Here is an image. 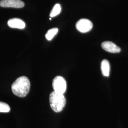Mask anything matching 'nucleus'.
Returning a JSON list of instances; mask_svg holds the SVG:
<instances>
[{
  "instance_id": "obj_2",
  "label": "nucleus",
  "mask_w": 128,
  "mask_h": 128,
  "mask_svg": "<svg viewBox=\"0 0 128 128\" xmlns=\"http://www.w3.org/2000/svg\"><path fill=\"white\" fill-rule=\"evenodd\" d=\"M50 102L52 110L56 112H60L66 105V99L63 94L53 91L50 94Z\"/></svg>"
},
{
  "instance_id": "obj_5",
  "label": "nucleus",
  "mask_w": 128,
  "mask_h": 128,
  "mask_svg": "<svg viewBox=\"0 0 128 128\" xmlns=\"http://www.w3.org/2000/svg\"><path fill=\"white\" fill-rule=\"evenodd\" d=\"M24 6V3L21 0H1L0 6L6 8H21Z\"/></svg>"
},
{
  "instance_id": "obj_8",
  "label": "nucleus",
  "mask_w": 128,
  "mask_h": 128,
  "mask_svg": "<svg viewBox=\"0 0 128 128\" xmlns=\"http://www.w3.org/2000/svg\"><path fill=\"white\" fill-rule=\"evenodd\" d=\"M101 68L103 76L106 77L109 76L110 71V66L109 61L107 60H103L101 62Z\"/></svg>"
},
{
  "instance_id": "obj_10",
  "label": "nucleus",
  "mask_w": 128,
  "mask_h": 128,
  "mask_svg": "<svg viewBox=\"0 0 128 128\" xmlns=\"http://www.w3.org/2000/svg\"><path fill=\"white\" fill-rule=\"evenodd\" d=\"M61 10V6L60 4H56L55 5L54 7L52 10L50 14V17H54L60 13Z\"/></svg>"
},
{
  "instance_id": "obj_4",
  "label": "nucleus",
  "mask_w": 128,
  "mask_h": 128,
  "mask_svg": "<svg viewBox=\"0 0 128 128\" xmlns=\"http://www.w3.org/2000/svg\"><path fill=\"white\" fill-rule=\"evenodd\" d=\"M76 26L79 32L86 33L91 30L92 28V23L88 19L82 18L76 22Z\"/></svg>"
},
{
  "instance_id": "obj_1",
  "label": "nucleus",
  "mask_w": 128,
  "mask_h": 128,
  "mask_svg": "<svg viewBox=\"0 0 128 128\" xmlns=\"http://www.w3.org/2000/svg\"><path fill=\"white\" fill-rule=\"evenodd\" d=\"M30 83L26 76L18 78L12 86V90L14 94L20 97H24L30 91Z\"/></svg>"
},
{
  "instance_id": "obj_6",
  "label": "nucleus",
  "mask_w": 128,
  "mask_h": 128,
  "mask_svg": "<svg viewBox=\"0 0 128 128\" xmlns=\"http://www.w3.org/2000/svg\"><path fill=\"white\" fill-rule=\"evenodd\" d=\"M101 46L102 49L110 53H117L120 51V48L119 46L111 41H104L102 43Z\"/></svg>"
},
{
  "instance_id": "obj_3",
  "label": "nucleus",
  "mask_w": 128,
  "mask_h": 128,
  "mask_svg": "<svg viewBox=\"0 0 128 128\" xmlns=\"http://www.w3.org/2000/svg\"><path fill=\"white\" fill-rule=\"evenodd\" d=\"M52 86L54 91L64 94L66 89V83L64 78L60 76H56L53 80Z\"/></svg>"
},
{
  "instance_id": "obj_7",
  "label": "nucleus",
  "mask_w": 128,
  "mask_h": 128,
  "mask_svg": "<svg viewBox=\"0 0 128 128\" xmlns=\"http://www.w3.org/2000/svg\"><path fill=\"white\" fill-rule=\"evenodd\" d=\"M8 25L10 27L23 29L25 27V23L22 20L18 18H12L8 22Z\"/></svg>"
},
{
  "instance_id": "obj_11",
  "label": "nucleus",
  "mask_w": 128,
  "mask_h": 128,
  "mask_svg": "<svg viewBox=\"0 0 128 128\" xmlns=\"http://www.w3.org/2000/svg\"><path fill=\"white\" fill-rule=\"evenodd\" d=\"M10 110L9 105L6 103L0 102V112H9Z\"/></svg>"
},
{
  "instance_id": "obj_9",
  "label": "nucleus",
  "mask_w": 128,
  "mask_h": 128,
  "mask_svg": "<svg viewBox=\"0 0 128 128\" xmlns=\"http://www.w3.org/2000/svg\"><path fill=\"white\" fill-rule=\"evenodd\" d=\"M58 31V28H53L48 30L45 35L46 38L48 40H51L57 34Z\"/></svg>"
}]
</instances>
